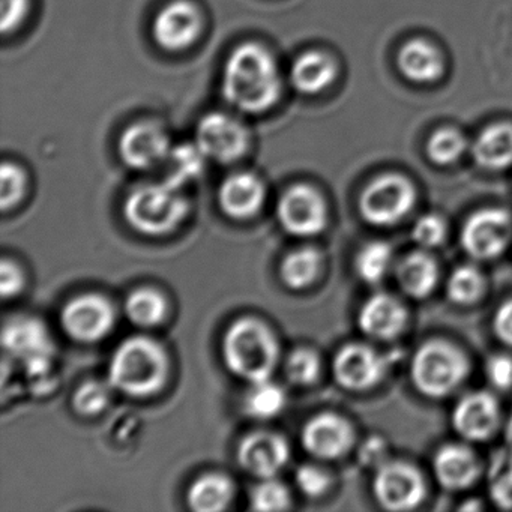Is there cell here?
Instances as JSON below:
<instances>
[{
    "label": "cell",
    "mask_w": 512,
    "mask_h": 512,
    "mask_svg": "<svg viewBox=\"0 0 512 512\" xmlns=\"http://www.w3.org/2000/svg\"><path fill=\"white\" fill-rule=\"evenodd\" d=\"M221 91L227 103L239 112L260 115L271 110L283 91L272 53L257 43L236 47L224 65Z\"/></svg>",
    "instance_id": "6da1fadb"
},
{
    "label": "cell",
    "mask_w": 512,
    "mask_h": 512,
    "mask_svg": "<svg viewBox=\"0 0 512 512\" xmlns=\"http://www.w3.org/2000/svg\"><path fill=\"white\" fill-rule=\"evenodd\" d=\"M437 278L439 269L436 260L424 251H413L398 263V284L410 298H427L436 287Z\"/></svg>",
    "instance_id": "cb8c5ba5"
},
{
    "label": "cell",
    "mask_w": 512,
    "mask_h": 512,
    "mask_svg": "<svg viewBox=\"0 0 512 512\" xmlns=\"http://www.w3.org/2000/svg\"><path fill=\"white\" fill-rule=\"evenodd\" d=\"M251 505L256 511H283L290 506L289 490L281 482L266 479L253 491Z\"/></svg>",
    "instance_id": "74e56055"
},
{
    "label": "cell",
    "mask_w": 512,
    "mask_h": 512,
    "mask_svg": "<svg viewBox=\"0 0 512 512\" xmlns=\"http://www.w3.org/2000/svg\"><path fill=\"white\" fill-rule=\"evenodd\" d=\"M466 151V137L454 128H442L428 140V157L440 166L454 163Z\"/></svg>",
    "instance_id": "836d02e7"
},
{
    "label": "cell",
    "mask_w": 512,
    "mask_h": 512,
    "mask_svg": "<svg viewBox=\"0 0 512 512\" xmlns=\"http://www.w3.org/2000/svg\"><path fill=\"white\" fill-rule=\"evenodd\" d=\"M373 493L380 506L388 511H410L424 500V478L412 464L386 461L377 467Z\"/></svg>",
    "instance_id": "30bf717a"
},
{
    "label": "cell",
    "mask_w": 512,
    "mask_h": 512,
    "mask_svg": "<svg viewBox=\"0 0 512 512\" xmlns=\"http://www.w3.org/2000/svg\"><path fill=\"white\" fill-rule=\"evenodd\" d=\"M392 263V247L383 241L368 242L356 254L355 269L365 283L376 284L388 274Z\"/></svg>",
    "instance_id": "f546056e"
},
{
    "label": "cell",
    "mask_w": 512,
    "mask_h": 512,
    "mask_svg": "<svg viewBox=\"0 0 512 512\" xmlns=\"http://www.w3.org/2000/svg\"><path fill=\"white\" fill-rule=\"evenodd\" d=\"M355 434L352 425L343 416L322 413L314 416L302 430L304 448L314 457L335 460L352 448Z\"/></svg>",
    "instance_id": "e0dca14e"
},
{
    "label": "cell",
    "mask_w": 512,
    "mask_h": 512,
    "mask_svg": "<svg viewBox=\"0 0 512 512\" xmlns=\"http://www.w3.org/2000/svg\"><path fill=\"white\" fill-rule=\"evenodd\" d=\"M484 290V275L475 266L469 265L455 269L446 284L448 298L457 305L475 304L484 295Z\"/></svg>",
    "instance_id": "1f68e13d"
},
{
    "label": "cell",
    "mask_w": 512,
    "mask_h": 512,
    "mask_svg": "<svg viewBox=\"0 0 512 512\" xmlns=\"http://www.w3.org/2000/svg\"><path fill=\"white\" fill-rule=\"evenodd\" d=\"M416 202V190L403 175L379 176L362 191L359 211L371 226H394L403 220Z\"/></svg>",
    "instance_id": "8992f818"
},
{
    "label": "cell",
    "mask_w": 512,
    "mask_h": 512,
    "mask_svg": "<svg viewBox=\"0 0 512 512\" xmlns=\"http://www.w3.org/2000/svg\"><path fill=\"white\" fill-rule=\"evenodd\" d=\"M485 373L488 380L494 388L506 389L512 388V358L509 355H493L488 358L485 365Z\"/></svg>",
    "instance_id": "b9f144b4"
},
{
    "label": "cell",
    "mask_w": 512,
    "mask_h": 512,
    "mask_svg": "<svg viewBox=\"0 0 512 512\" xmlns=\"http://www.w3.org/2000/svg\"><path fill=\"white\" fill-rule=\"evenodd\" d=\"M337 65L328 53L305 52L293 61L290 82L293 88L305 95L320 94L334 83Z\"/></svg>",
    "instance_id": "7402d4cb"
},
{
    "label": "cell",
    "mask_w": 512,
    "mask_h": 512,
    "mask_svg": "<svg viewBox=\"0 0 512 512\" xmlns=\"http://www.w3.org/2000/svg\"><path fill=\"white\" fill-rule=\"evenodd\" d=\"M187 214L188 202L181 188L166 181L137 187L124 205L128 223L143 235H166L175 230Z\"/></svg>",
    "instance_id": "277c9868"
},
{
    "label": "cell",
    "mask_w": 512,
    "mask_h": 512,
    "mask_svg": "<svg viewBox=\"0 0 512 512\" xmlns=\"http://www.w3.org/2000/svg\"><path fill=\"white\" fill-rule=\"evenodd\" d=\"M265 196V185L260 178L241 172L224 179L218 191V202L224 214L236 220H247L262 209Z\"/></svg>",
    "instance_id": "ffe728a7"
},
{
    "label": "cell",
    "mask_w": 512,
    "mask_h": 512,
    "mask_svg": "<svg viewBox=\"0 0 512 512\" xmlns=\"http://www.w3.org/2000/svg\"><path fill=\"white\" fill-rule=\"evenodd\" d=\"M286 406V394L283 389L274 383H254L253 389L245 398V407L254 418L269 419L277 416Z\"/></svg>",
    "instance_id": "d6a6232c"
},
{
    "label": "cell",
    "mask_w": 512,
    "mask_h": 512,
    "mask_svg": "<svg viewBox=\"0 0 512 512\" xmlns=\"http://www.w3.org/2000/svg\"><path fill=\"white\" fill-rule=\"evenodd\" d=\"M116 322L109 299L95 293L71 299L62 311V326L73 340L95 343L110 334Z\"/></svg>",
    "instance_id": "8fae6325"
},
{
    "label": "cell",
    "mask_w": 512,
    "mask_h": 512,
    "mask_svg": "<svg viewBox=\"0 0 512 512\" xmlns=\"http://www.w3.org/2000/svg\"><path fill=\"white\" fill-rule=\"evenodd\" d=\"M505 437L509 448H512V413L509 415L508 421H506Z\"/></svg>",
    "instance_id": "bcb514c9"
},
{
    "label": "cell",
    "mask_w": 512,
    "mask_h": 512,
    "mask_svg": "<svg viewBox=\"0 0 512 512\" xmlns=\"http://www.w3.org/2000/svg\"><path fill=\"white\" fill-rule=\"evenodd\" d=\"M406 307L388 293H377L365 301L359 311V328L368 337L388 341L397 338L407 325Z\"/></svg>",
    "instance_id": "d6986e66"
},
{
    "label": "cell",
    "mask_w": 512,
    "mask_h": 512,
    "mask_svg": "<svg viewBox=\"0 0 512 512\" xmlns=\"http://www.w3.org/2000/svg\"><path fill=\"white\" fill-rule=\"evenodd\" d=\"M223 355L233 374L254 385L271 379L280 349L274 332L265 323L253 317H244L227 329Z\"/></svg>",
    "instance_id": "3957f363"
},
{
    "label": "cell",
    "mask_w": 512,
    "mask_h": 512,
    "mask_svg": "<svg viewBox=\"0 0 512 512\" xmlns=\"http://www.w3.org/2000/svg\"><path fill=\"white\" fill-rule=\"evenodd\" d=\"M110 392L106 385L100 382L83 383L73 398V406L77 413L83 416H95L109 406Z\"/></svg>",
    "instance_id": "d590c367"
},
{
    "label": "cell",
    "mask_w": 512,
    "mask_h": 512,
    "mask_svg": "<svg viewBox=\"0 0 512 512\" xmlns=\"http://www.w3.org/2000/svg\"><path fill=\"white\" fill-rule=\"evenodd\" d=\"M0 205L4 211L14 208L25 196L26 175L22 167L14 163L2 164L0 170Z\"/></svg>",
    "instance_id": "8d00e7d4"
},
{
    "label": "cell",
    "mask_w": 512,
    "mask_h": 512,
    "mask_svg": "<svg viewBox=\"0 0 512 512\" xmlns=\"http://www.w3.org/2000/svg\"><path fill=\"white\" fill-rule=\"evenodd\" d=\"M290 457L283 437L274 433H254L242 440L238 449L239 464L257 478H274Z\"/></svg>",
    "instance_id": "ac0fdd59"
},
{
    "label": "cell",
    "mask_w": 512,
    "mask_h": 512,
    "mask_svg": "<svg viewBox=\"0 0 512 512\" xmlns=\"http://www.w3.org/2000/svg\"><path fill=\"white\" fill-rule=\"evenodd\" d=\"M296 485L302 493L310 497H319L328 491L331 485V478L322 467L313 466V464H305L296 470Z\"/></svg>",
    "instance_id": "ab89813d"
},
{
    "label": "cell",
    "mask_w": 512,
    "mask_h": 512,
    "mask_svg": "<svg viewBox=\"0 0 512 512\" xmlns=\"http://www.w3.org/2000/svg\"><path fill=\"white\" fill-rule=\"evenodd\" d=\"M233 484L220 473L200 476L188 490V505L199 512L223 511L232 502Z\"/></svg>",
    "instance_id": "484cf974"
},
{
    "label": "cell",
    "mask_w": 512,
    "mask_h": 512,
    "mask_svg": "<svg viewBox=\"0 0 512 512\" xmlns=\"http://www.w3.org/2000/svg\"><path fill=\"white\" fill-rule=\"evenodd\" d=\"M488 493L499 508L512 509V448L497 452L491 460Z\"/></svg>",
    "instance_id": "4dcf8cb0"
},
{
    "label": "cell",
    "mask_w": 512,
    "mask_h": 512,
    "mask_svg": "<svg viewBox=\"0 0 512 512\" xmlns=\"http://www.w3.org/2000/svg\"><path fill=\"white\" fill-rule=\"evenodd\" d=\"M125 314L134 325L151 328L163 322L167 314V301L154 289H139L128 296Z\"/></svg>",
    "instance_id": "83f0119b"
},
{
    "label": "cell",
    "mask_w": 512,
    "mask_h": 512,
    "mask_svg": "<svg viewBox=\"0 0 512 512\" xmlns=\"http://www.w3.org/2000/svg\"><path fill=\"white\" fill-rule=\"evenodd\" d=\"M196 145L208 160L230 164L244 157L250 134L238 119L223 112L203 116L197 124Z\"/></svg>",
    "instance_id": "ba28073f"
},
{
    "label": "cell",
    "mask_w": 512,
    "mask_h": 512,
    "mask_svg": "<svg viewBox=\"0 0 512 512\" xmlns=\"http://www.w3.org/2000/svg\"><path fill=\"white\" fill-rule=\"evenodd\" d=\"M110 383L133 397H148L160 391L169 376V356L148 337L127 338L113 353Z\"/></svg>",
    "instance_id": "7a4b0ae2"
},
{
    "label": "cell",
    "mask_w": 512,
    "mask_h": 512,
    "mask_svg": "<svg viewBox=\"0 0 512 512\" xmlns=\"http://www.w3.org/2000/svg\"><path fill=\"white\" fill-rule=\"evenodd\" d=\"M172 146L164 128L155 122H137L122 133L119 155L134 170H149L166 163Z\"/></svg>",
    "instance_id": "9a60e30c"
},
{
    "label": "cell",
    "mask_w": 512,
    "mask_h": 512,
    "mask_svg": "<svg viewBox=\"0 0 512 512\" xmlns=\"http://www.w3.org/2000/svg\"><path fill=\"white\" fill-rule=\"evenodd\" d=\"M433 469L437 481L446 490H464L479 478L481 464L472 449L449 443L434 455Z\"/></svg>",
    "instance_id": "44dd1931"
},
{
    "label": "cell",
    "mask_w": 512,
    "mask_h": 512,
    "mask_svg": "<svg viewBox=\"0 0 512 512\" xmlns=\"http://www.w3.org/2000/svg\"><path fill=\"white\" fill-rule=\"evenodd\" d=\"M388 367V358L373 347L350 343L338 350L332 371L343 388L361 392L379 385Z\"/></svg>",
    "instance_id": "4fadbf2b"
},
{
    "label": "cell",
    "mask_w": 512,
    "mask_h": 512,
    "mask_svg": "<svg viewBox=\"0 0 512 512\" xmlns=\"http://www.w3.org/2000/svg\"><path fill=\"white\" fill-rule=\"evenodd\" d=\"M23 283H25V278H23L19 266L8 259L2 260V265H0V293H2V298L8 299L16 296L23 289Z\"/></svg>",
    "instance_id": "7bdbcfd3"
},
{
    "label": "cell",
    "mask_w": 512,
    "mask_h": 512,
    "mask_svg": "<svg viewBox=\"0 0 512 512\" xmlns=\"http://www.w3.org/2000/svg\"><path fill=\"white\" fill-rule=\"evenodd\" d=\"M469 370V361L458 347L448 341L433 340L416 350L410 376L421 394L443 398L464 382Z\"/></svg>",
    "instance_id": "5b68a950"
},
{
    "label": "cell",
    "mask_w": 512,
    "mask_h": 512,
    "mask_svg": "<svg viewBox=\"0 0 512 512\" xmlns=\"http://www.w3.org/2000/svg\"><path fill=\"white\" fill-rule=\"evenodd\" d=\"M445 236V221L436 214H427L419 218L412 229V239L421 248L437 247L442 244Z\"/></svg>",
    "instance_id": "f35d334b"
},
{
    "label": "cell",
    "mask_w": 512,
    "mask_h": 512,
    "mask_svg": "<svg viewBox=\"0 0 512 512\" xmlns=\"http://www.w3.org/2000/svg\"><path fill=\"white\" fill-rule=\"evenodd\" d=\"M398 68L412 82L431 83L442 76L445 64L433 44L425 40H412L401 47Z\"/></svg>",
    "instance_id": "603a6c76"
},
{
    "label": "cell",
    "mask_w": 512,
    "mask_h": 512,
    "mask_svg": "<svg viewBox=\"0 0 512 512\" xmlns=\"http://www.w3.org/2000/svg\"><path fill=\"white\" fill-rule=\"evenodd\" d=\"M4 349L13 358L25 365L31 377H41L49 373L55 355L52 338L46 326L37 319L11 320L2 334Z\"/></svg>",
    "instance_id": "52a82bcc"
},
{
    "label": "cell",
    "mask_w": 512,
    "mask_h": 512,
    "mask_svg": "<svg viewBox=\"0 0 512 512\" xmlns=\"http://www.w3.org/2000/svg\"><path fill=\"white\" fill-rule=\"evenodd\" d=\"M386 455H388V443H386V440L382 439V437L373 436L364 443L359 457H361L362 463L365 466L380 467L388 461L386 460Z\"/></svg>",
    "instance_id": "f6af8a7d"
},
{
    "label": "cell",
    "mask_w": 512,
    "mask_h": 512,
    "mask_svg": "<svg viewBox=\"0 0 512 512\" xmlns=\"http://www.w3.org/2000/svg\"><path fill=\"white\" fill-rule=\"evenodd\" d=\"M512 238V217L499 208L482 209L467 218L461 229V247L473 259L499 257Z\"/></svg>",
    "instance_id": "9c48e42d"
},
{
    "label": "cell",
    "mask_w": 512,
    "mask_h": 512,
    "mask_svg": "<svg viewBox=\"0 0 512 512\" xmlns=\"http://www.w3.org/2000/svg\"><path fill=\"white\" fill-rule=\"evenodd\" d=\"M202 14L188 0H173L161 8L152 23V35L161 49L182 52L202 34Z\"/></svg>",
    "instance_id": "5bb4252c"
},
{
    "label": "cell",
    "mask_w": 512,
    "mask_h": 512,
    "mask_svg": "<svg viewBox=\"0 0 512 512\" xmlns=\"http://www.w3.org/2000/svg\"><path fill=\"white\" fill-rule=\"evenodd\" d=\"M499 424V401L488 392L475 391L464 395L452 412L454 430L463 439L472 442H485L490 439Z\"/></svg>",
    "instance_id": "2e32d148"
},
{
    "label": "cell",
    "mask_w": 512,
    "mask_h": 512,
    "mask_svg": "<svg viewBox=\"0 0 512 512\" xmlns=\"http://www.w3.org/2000/svg\"><path fill=\"white\" fill-rule=\"evenodd\" d=\"M2 13H0V29L7 35L16 31L28 17L31 0H0Z\"/></svg>",
    "instance_id": "60d3db41"
},
{
    "label": "cell",
    "mask_w": 512,
    "mask_h": 512,
    "mask_svg": "<svg viewBox=\"0 0 512 512\" xmlns=\"http://www.w3.org/2000/svg\"><path fill=\"white\" fill-rule=\"evenodd\" d=\"M322 364L319 355L311 349H296L290 353L286 362V374L295 385L307 386L316 382L320 376Z\"/></svg>",
    "instance_id": "e575fe53"
},
{
    "label": "cell",
    "mask_w": 512,
    "mask_h": 512,
    "mask_svg": "<svg viewBox=\"0 0 512 512\" xmlns=\"http://www.w3.org/2000/svg\"><path fill=\"white\" fill-rule=\"evenodd\" d=\"M322 256L314 248L293 251L281 263V278L290 289H304L310 286L320 272Z\"/></svg>",
    "instance_id": "4316f807"
},
{
    "label": "cell",
    "mask_w": 512,
    "mask_h": 512,
    "mask_svg": "<svg viewBox=\"0 0 512 512\" xmlns=\"http://www.w3.org/2000/svg\"><path fill=\"white\" fill-rule=\"evenodd\" d=\"M278 220L290 235L314 236L328 221V209L322 194L310 185H293L278 202Z\"/></svg>",
    "instance_id": "7c38bea8"
},
{
    "label": "cell",
    "mask_w": 512,
    "mask_h": 512,
    "mask_svg": "<svg viewBox=\"0 0 512 512\" xmlns=\"http://www.w3.org/2000/svg\"><path fill=\"white\" fill-rule=\"evenodd\" d=\"M493 329L494 334L502 343L512 347V298L497 308L493 319Z\"/></svg>",
    "instance_id": "ee69618b"
},
{
    "label": "cell",
    "mask_w": 512,
    "mask_h": 512,
    "mask_svg": "<svg viewBox=\"0 0 512 512\" xmlns=\"http://www.w3.org/2000/svg\"><path fill=\"white\" fill-rule=\"evenodd\" d=\"M479 166L490 170L505 169L512 164V125L496 124L485 128L472 146Z\"/></svg>",
    "instance_id": "d4e9b609"
},
{
    "label": "cell",
    "mask_w": 512,
    "mask_h": 512,
    "mask_svg": "<svg viewBox=\"0 0 512 512\" xmlns=\"http://www.w3.org/2000/svg\"><path fill=\"white\" fill-rule=\"evenodd\" d=\"M206 157L199 146L185 145L170 151L167 158V178L173 187L182 188L187 182L193 181L203 172Z\"/></svg>",
    "instance_id": "f1b7e54d"
}]
</instances>
